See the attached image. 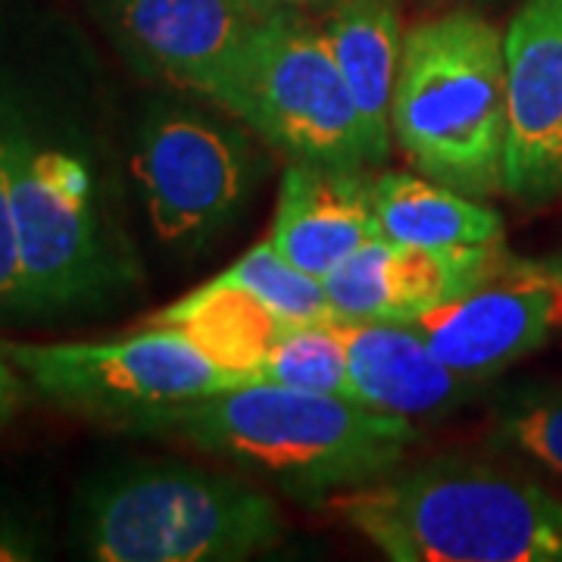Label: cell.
Wrapping results in <instances>:
<instances>
[{
	"mask_svg": "<svg viewBox=\"0 0 562 562\" xmlns=\"http://www.w3.org/2000/svg\"><path fill=\"white\" fill-rule=\"evenodd\" d=\"M135 181L160 241L201 244L235 220L250 194V144L198 110L166 106L140 125Z\"/></svg>",
	"mask_w": 562,
	"mask_h": 562,
	"instance_id": "ba28073f",
	"label": "cell"
},
{
	"mask_svg": "<svg viewBox=\"0 0 562 562\" xmlns=\"http://www.w3.org/2000/svg\"><path fill=\"white\" fill-rule=\"evenodd\" d=\"M41 557V543L29 525L0 519V562H29Z\"/></svg>",
	"mask_w": 562,
	"mask_h": 562,
	"instance_id": "cb8c5ba5",
	"label": "cell"
},
{
	"mask_svg": "<svg viewBox=\"0 0 562 562\" xmlns=\"http://www.w3.org/2000/svg\"><path fill=\"white\" fill-rule=\"evenodd\" d=\"M550 266H553V272H557V279L562 281V257H557V260H550Z\"/></svg>",
	"mask_w": 562,
	"mask_h": 562,
	"instance_id": "4316f807",
	"label": "cell"
},
{
	"mask_svg": "<svg viewBox=\"0 0 562 562\" xmlns=\"http://www.w3.org/2000/svg\"><path fill=\"white\" fill-rule=\"evenodd\" d=\"M25 394H29V382L22 379L20 369L0 357V431L16 419V413L25 403Z\"/></svg>",
	"mask_w": 562,
	"mask_h": 562,
	"instance_id": "d4e9b609",
	"label": "cell"
},
{
	"mask_svg": "<svg viewBox=\"0 0 562 562\" xmlns=\"http://www.w3.org/2000/svg\"><path fill=\"white\" fill-rule=\"evenodd\" d=\"M81 557L98 562H238L272 550L288 522L247 479L184 462H144L81 497Z\"/></svg>",
	"mask_w": 562,
	"mask_h": 562,
	"instance_id": "277c9868",
	"label": "cell"
},
{
	"mask_svg": "<svg viewBox=\"0 0 562 562\" xmlns=\"http://www.w3.org/2000/svg\"><path fill=\"white\" fill-rule=\"evenodd\" d=\"M460 375L484 384L562 328V281L550 260H503L475 288L413 319Z\"/></svg>",
	"mask_w": 562,
	"mask_h": 562,
	"instance_id": "9c48e42d",
	"label": "cell"
},
{
	"mask_svg": "<svg viewBox=\"0 0 562 562\" xmlns=\"http://www.w3.org/2000/svg\"><path fill=\"white\" fill-rule=\"evenodd\" d=\"M322 32L360 110L369 160H387L394 140V94L403 63V25L397 0H341Z\"/></svg>",
	"mask_w": 562,
	"mask_h": 562,
	"instance_id": "5bb4252c",
	"label": "cell"
},
{
	"mask_svg": "<svg viewBox=\"0 0 562 562\" xmlns=\"http://www.w3.org/2000/svg\"><path fill=\"white\" fill-rule=\"evenodd\" d=\"M369 184L366 172L291 162L281 176L266 241L301 272L325 279L362 244L382 235Z\"/></svg>",
	"mask_w": 562,
	"mask_h": 562,
	"instance_id": "4fadbf2b",
	"label": "cell"
},
{
	"mask_svg": "<svg viewBox=\"0 0 562 562\" xmlns=\"http://www.w3.org/2000/svg\"><path fill=\"white\" fill-rule=\"evenodd\" d=\"M494 438L562 479V384H528L503 394Z\"/></svg>",
	"mask_w": 562,
	"mask_h": 562,
	"instance_id": "ffe728a7",
	"label": "cell"
},
{
	"mask_svg": "<svg viewBox=\"0 0 562 562\" xmlns=\"http://www.w3.org/2000/svg\"><path fill=\"white\" fill-rule=\"evenodd\" d=\"M150 328H172L194 344L206 360L254 382L272 344L291 328L262 301L241 288L206 281L188 297L162 306L147 319Z\"/></svg>",
	"mask_w": 562,
	"mask_h": 562,
	"instance_id": "2e32d148",
	"label": "cell"
},
{
	"mask_svg": "<svg viewBox=\"0 0 562 562\" xmlns=\"http://www.w3.org/2000/svg\"><path fill=\"white\" fill-rule=\"evenodd\" d=\"M213 281L254 294L288 325H313V322L335 319V310L328 303L322 279H313L297 266H291L266 238L254 244L241 260L232 262Z\"/></svg>",
	"mask_w": 562,
	"mask_h": 562,
	"instance_id": "ac0fdd59",
	"label": "cell"
},
{
	"mask_svg": "<svg viewBox=\"0 0 562 562\" xmlns=\"http://www.w3.org/2000/svg\"><path fill=\"white\" fill-rule=\"evenodd\" d=\"M503 244L491 247H401L391 244L384 266V319L413 322L475 288L503 260Z\"/></svg>",
	"mask_w": 562,
	"mask_h": 562,
	"instance_id": "e0dca14e",
	"label": "cell"
},
{
	"mask_svg": "<svg viewBox=\"0 0 562 562\" xmlns=\"http://www.w3.org/2000/svg\"><path fill=\"white\" fill-rule=\"evenodd\" d=\"M20 306V238L10 176V132L0 125V313Z\"/></svg>",
	"mask_w": 562,
	"mask_h": 562,
	"instance_id": "7402d4cb",
	"label": "cell"
},
{
	"mask_svg": "<svg viewBox=\"0 0 562 562\" xmlns=\"http://www.w3.org/2000/svg\"><path fill=\"white\" fill-rule=\"evenodd\" d=\"M344 344L353 401L387 416L435 422L479 397L482 384L438 357L413 322L331 319Z\"/></svg>",
	"mask_w": 562,
	"mask_h": 562,
	"instance_id": "7c38bea8",
	"label": "cell"
},
{
	"mask_svg": "<svg viewBox=\"0 0 562 562\" xmlns=\"http://www.w3.org/2000/svg\"><path fill=\"white\" fill-rule=\"evenodd\" d=\"M503 191L519 203L562 194V0H525L503 35Z\"/></svg>",
	"mask_w": 562,
	"mask_h": 562,
	"instance_id": "8fae6325",
	"label": "cell"
},
{
	"mask_svg": "<svg viewBox=\"0 0 562 562\" xmlns=\"http://www.w3.org/2000/svg\"><path fill=\"white\" fill-rule=\"evenodd\" d=\"M394 140L422 176L475 201L503 191L506 57L479 10H447L403 38Z\"/></svg>",
	"mask_w": 562,
	"mask_h": 562,
	"instance_id": "3957f363",
	"label": "cell"
},
{
	"mask_svg": "<svg viewBox=\"0 0 562 562\" xmlns=\"http://www.w3.org/2000/svg\"><path fill=\"white\" fill-rule=\"evenodd\" d=\"M319 509L394 562H562V503L482 460L394 469Z\"/></svg>",
	"mask_w": 562,
	"mask_h": 562,
	"instance_id": "7a4b0ae2",
	"label": "cell"
},
{
	"mask_svg": "<svg viewBox=\"0 0 562 562\" xmlns=\"http://www.w3.org/2000/svg\"><path fill=\"white\" fill-rule=\"evenodd\" d=\"M128 435L166 438L316 503L379 482L419 443L416 422L357 401L272 382H247L140 419Z\"/></svg>",
	"mask_w": 562,
	"mask_h": 562,
	"instance_id": "6da1fadb",
	"label": "cell"
},
{
	"mask_svg": "<svg viewBox=\"0 0 562 562\" xmlns=\"http://www.w3.org/2000/svg\"><path fill=\"white\" fill-rule=\"evenodd\" d=\"M262 20L322 22L341 0H247Z\"/></svg>",
	"mask_w": 562,
	"mask_h": 562,
	"instance_id": "603a6c76",
	"label": "cell"
},
{
	"mask_svg": "<svg viewBox=\"0 0 562 562\" xmlns=\"http://www.w3.org/2000/svg\"><path fill=\"white\" fill-rule=\"evenodd\" d=\"M397 3H401V0H397Z\"/></svg>",
	"mask_w": 562,
	"mask_h": 562,
	"instance_id": "83f0119b",
	"label": "cell"
},
{
	"mask_svg": "<svg viewBox=\"0 0 562 562\" xmlns=\"http://www.w3.org/2000/svg\"><path fill=\"white\" fill-rule=\"evenodd\" d=\"M216 103L291 162L372 169L360 110L316 22H262Z\"/></svg>",
	"mask_w": 562,
	"mask_h": 562,
	"instance_id": "5b68a950",
	"label": "cell"
},
{
	"mask_svg": "<svg viewBox=\"0 0 562 562\" xmlns=\"http://www.w3.org/2000/svg\"><path fill=\"white\" fill-rule=\"evenodd\" d=\"M10 176L20 238V310H69L103 297L122 279L103 238L85 162L10 132Z\"/></svg>",
	"mask_w": 562,
	"mask_h": 562,
	"instance_id": "52a82bcc",
	"label": "cell"
},
{
	"mask_svg": "<svg viewBox=\"0 0 562 562\" xmlns=\"http://www.w3.org/2000/svg\"><path fill=\"white\" fill-rule=\"evenodd\" d=\"M382 238L401 247H491L503 244V220L484 206L435 179L406 172H384L369 184Z\"/></svg>",
	"mask_w": 562,
	"mask_h": 562,
	"instance_id": "9a60e30c",
	"label": "cell"
},
{
	"mask_svg": "<svg viewBox=\"0 0 562 562\" xmlns=\"http://www.w3.org/2000/svg\"><path fill=\"white\" fill-rule=\"evenodd\" d=\"M0 357L41 397L85 419L132 431L140 419L254 382L206 360L172 328H144L116 341H3Z\"/></svg>",
	"mask_w": 562,
	"mask_h": 562,
	"instance_id": "8992f818",
	"label": "cell"
},
{
	"mask_svg": "<svg viewBox=\"0 0 562 562\" xmlns=\"http://www.w3.org/2000/svg\"><path fill=\"white\" fill-rule=\"evenodd\" d=\"M257 379L284 384V387H297V391L338 394V397L353 401V384H350L344 344L338 331L331 328V322L291 325L279 341L272 344Z\"/></svg>",
	"mask_w": 562,
	"mask_h": 562,
	"instance_id": "d6986e66",
	"label": "cell"
},
{
	"mask_svg": "<svg viewBox=\"0 0 562 562\" xmlns=\"http://www.w3.org/2000/svg\"><path fill=\"white\" fill-rule=\"evenodd\" d=\"M419 3L431 13H447V10H479V7H487L494 0H419Z\"/></svg>",
	"mask_w": 562,
	"mask_h": 562,
	"instance_id": "484cf974",
	"label": "cell"
},
{
	"mask_svg": "<svg viewBox=\"0 0 562 562\" xmlns=\"http://www.w3.org/2000/svg\"><path fill=\"white\" fill-rule=\"evenodd\" d=\"M91 10L138 72L213 103L266 22L247 0H91Z\"/></svg>",
	"mask_w": 562,
	"mask_h": 562,
	"instance_id": "30bf717a",
	"label": "cell"
},
{
	"mask_svg": "<svg viewBox=\"0 0 562 562\" xmlns=\"http://www.w3.org/2000/svg\"><path fill=\"white\" fill-rule=\"evenodd\" d=\"M391 241L375 235L350 254L347 260L328 272L322 284L328 303L335 310V319H384V266H387Z\"/></svg>",
	"mask_w": 562,
	"mask_h": 562,
	"instance_id": "44dd1931",
	"label": "cell"
}]
</instances>
